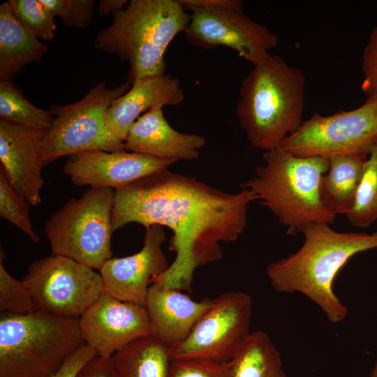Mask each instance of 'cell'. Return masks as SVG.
<instances>
[{"label": "cell", "mask_w": 377, "mask_h": 377, "mask_svg": "<svg viewBox=\"0 0 377 377\" xmlns=\"http://www.w3.org/2000/svg\"><path fill=\"white\" fill-rule=\"evenodd\" d=\"M184 31L188 43L205 49L224 46L256 66L267 61L278 36L244 15L242 10L218 7H193Z\"/></svg>", "instance_id": "7c38bea8"}, {"label": "cell", "mask_w": 377, "mask_h": 377, "mask_svg": "<svg viewBox=\"0 0 377 377\" xmlns=\"http://www.w3.org/2000/svg\"><path fill=\"white\" fill-rule=\"evenodd\" d=\"M184 98L179 80L170 75L137 80L108 108L106 114L108 128L116 139L124 142L131 125L142 112L165 105H179Z\"/></svg>", "instance_id": "d6986e66"}, {"label": "cell", "mask_w": 377, "mask_h": 377, "mask_svg": "<svg viewBox=\"0 0 377 377\" xmlns=\"http://www.w3.org/2000/svg\"><path fill=\"white\" fill-rule=\"evenodd\" d=\"M46 131L0 119V168L15 192L31 205L42 200V143Z\"/></svg>", "instance_id": "2e32d148"}, {"label": "cell", "mask_w": 377, "mask_h": 377, "mask_svg": "<svg viewBox=\"0 0 377 377\" xmlns=\"http://www.w3.org/2000/svg\"><path fill=\"white\" fill-rule=\"evenodd\" d=\"M205 142L202 135L175 130L162 108H157L142 114L131 125L124 145L125 151L177 161L197 158Z\"/></svg>", "instance_id": "ac0fdd59"}, {"label": "cell", "mask_w": 377, "mask_h": 377, "mask_svg": "<svg viewBox=\"0 0 377 377\" xmlns=\"http://www.w3.org/2000/svg\"><path fill=\"white\" fill-rule=\"evenodd\" d=\"M96 354L94 348L84 343L69 357L54 377H75L80 369Z\"/></svg>", "instance_id": "d6a6232c"}, {"label": "cell", "mask_w": 377, "mask_h": 377, "mask_svg": "<svg viewBox=\"0 0 377 377\" xmlns=\"http://www.w3.org/2000/svg\"><path fill=\"white\" fill-rule=\"evenodd\" d=\"M166 239L163 226L146 228L143 246L138 253L112 258L99 272L104 290L124 302L145 306L149 286L169 267L162 244Z\"/></svg>", "instance_id": "5bb4252c"}, {"label": "cell", "mask_w": 377, "mask_h": 377, "mask_svg": "<svg viewBox=\"0 0 377 377\" xmlns=\"http://www.w3.org/2000/svg\"><path fill=\"white\" fill-rule=\"evenodd\" d=\"M16 20L37 38L51 40L56 31L55 16L41 0H9Z\"/></svg>", "instance_id": "484cf974"}, {"label": "cell", "mask_w": 377, "mask_h": 377, "mask_svg": "<svg viewBox=\"0 0 377 377\" xmlns=\"http://www.w3.org/2000/svg\"><path fill=\"white\" fill-rule=\"evenodd\" d=\"M265 164L243 183L287 227L288 235L302 233L313 223L331 224L335 216L323 205L319 193L321 177L330 161L323 156L300 157L280 148L267 151Z\"/></svg>", "instance_id": "5b68a950"}, {"label": "cell", "mask_w": 377, "mask_h": 377, "mask_svg": "<svg viewBox=\"0 0 377 377\" xmlns=\"http://www.w3.org/2000/svg\"><path fill=\"white\" fill-rule=\"evenodd\" d=\"M168 377H232L231 362L194 359L172 360Z\"/></svg>", "instance_id": "f546056e"}, {"label": "cell", "mask_w": 377, "mask_h": 377, "mask_svg": "<svg viewBox=\"0 0 377 377\" xmlns=\"http://www.w3.org/2000/svg\"><path fill=\"white\" fill-rule=\"evenodd\" d=\"M29 205L15 192L0 168V217L15 226L32 242L38 243L40 239L29 219Z\"/></svg>", "instance_id": "4316f807"}, {"label": "cell", "mask_w": 377, "mask_h": 377, "mask_svg": "<svg viewBox=\"0 0 377 377\" xmlns=\"http://www.w3.org/2000/svg\"><path fill=\"white\" fill-rule=\"evenodd\" d=\"M84 344L79 318L1 312L0 377H54Z\"/></svg>", "instance_id": "8992f818"}, {"label": "cell", "mask_w": 377, "mask_h": 377, "mask_svg": "<svg viewBox=\"0 0 377 377\" xmlns=\"http://www.w3.org/2000/svg\"><path fill=\"white\" fill-rule=\"evenodd\" d=\"M347 216L358 228H367L377 221V138L366 161L354 207Z\"/></svg>", "instance_id": "d4e9b609"}, {"label": "cell", "mask_w": 377, "mask_h": 377, "mask_svg": "<svg viewBox=\"0 0 377 377\" xmlns=\"http://www.w3.org/2000/svg\"><path fill=\"white\" fill-rule=\"evenodd\" d=\"M367 154H339L329 158L327 171L321 177L320 200L334 215L353 209L362 178Z\"/></svg>", "instance_id": "ffe728a7"}, {"label": "cell", "mask_w": 377, "mask_h": 377, "mask_svg": "<svg viewBox=\"0 0 377 377\" xmlns=\"http://www.w3.org/2000/svg\"><path fill=\"white\" fill-rule=\"evenodd\" d=\"M255 200L257 195L247 188L226 193L165 169L115 191L112 229L114 232L131 223L170 228L169 250L176 256L154 282L190 290L195 270L221 260L220 243L233 242L242 233L248 205Z\"/></svg>", "instance_id": "6da1fadb"}, {"label": "cell", "mask_w": 377, "mask_h": 377, "mask_svg": "<svg viewBox=\"0 0 377 377\" xmlns=\"http://www.w3.org/2000/svg\"><path fill=\"white\" fill-rule=\"evenodd\" d=\"M377 138V98L360 107L323 116L315 112L279 148L300 157L369 155Z\"/></svg>", "instance_id": "9c48e42d"}, {"label": "cell", "mask_w": 377, "mask_h": 377, "mask_svg": "<svg viewBox=\"0 0 377 377\" xmlns=\"http://www.w3.org/2000/svg\"><path fill=\"white\" fill-rule=\"evenodd\" d=\"M305 77L302 70L279 55L254 66L243 80L236 114L252 147L279 148L296 131L304 105Z\"/></svg>", "instance_id": "3957f363"}, {"label": "cell", "mask_w": 377, "mask_h": 377, "mask_svg": "<svg viewBox=\"0 0 377 377\" xmlns=\"http://www.w3.org/2000/svg\"><path fill=\"white\" fill-rule=\"evenodd\" d=\"M0 119L45 131L53 117L33 105L12 80H0Z\"/></svg>", "instance_id": "cb8c5ba5"}, {"label": "cell", "mask_w": 377, "mask_h": 377, "mask_svg": "<svg viewBox=\"0 0 377 377\" xmlns=\"http://www.w3.org/2000/svg\"><path fill=\"white\" fill-rule=\"evenodd\" d=\"M37 310L80 318L104 291L100 272L59 255L37 259L22 279Z\"/></svg>", "instance_id": "30bf717a"}, {"label": "cell", "mask_w": 377, "mask_h": 377, "mask_svg": "<svg viewBox=\"0 0 377 377\" xmlns=\"http://www.w3.org/2000/svg\"><path fill=\"white\" fill-rule=\"evenodd\" d=\"M79 327L84 343L103 357L153 334L144 306L121 301L105 290L79 318Z\"/></svg>", "instance_id": "4fadbf2b"}, {"label": "cell", "mask_w": 377, "mask_h": 377, "mask_svg": "<svg viewBox=\"0 0 377 377\" xmlns=\"http://www.w3.org/2000/svg\"><path fill=\"white\" fill-rule=\"evenodd\" d=\"M48 47L13 15L7 2L0 5V80H12L26 65L39 62Z\"/></svg>", "instance_id": "44dd1931"}, {"label": "cell", "mask_w": 377, "mask_h": 377, "mask_svg": "<svg viewBox=\"0 0 377 377\" xmlns=\"http://www.w3.org/2000/svg\"><path fill=\"white\" fill-rule=\"evenodd\" d=\"M64 25L74 28L89 26L94 13V0H41Z\"/></svg>", "instance_id": "f1b7e54d"}, {"label": "cell", "mask_w": 377, "mask_h": 377, "mask_svg": "<svg viewBox=\"0 0 377 377\" xmlns=\"http://www.w3.org/2000/svg\"><path fill=\"white\" fill-rule=\"evenodd\" d=\"M75 377H119L111 357L96 355L78 371Z\"/></svg>", "instance_id": "1f68e13d"}, {"label": "cell", "mask_w": 377, "mask_h": 377, "mask_svg": "<svg viewBox=\"0 0 377 377\" xmlns=\"http://www.w3.org/2000/svg\"><path fill=\"white\" fill-rule=\"evenodd\" d=\"M370 377H377V360L371 371Z\"/></svg>", "instance_id": "d590c367"}, {"label": "cell", "mask_w": 377, "mask_h": 377, "mask_svg": "<svg viewBox=\"0 0 377 377\" xmlns=\"http://www.w3.org/2000/svg\"><path fill=\"white\" fill-rule=\"evenodd\" d=\"M131 87L126 82L108 89L105 81L101 80L79 101L65 105H52L49 110L52 123L42 143L44 165L84 151H125L124 142L111 133L106 114L113 101Z\"/></svg>", "instance_id": "ba28073f"}, {"label": "cell", "mask_w": 377, "mask_h": 377, "mask_svg": "<svg viewBox=\"0 0 377 377\" xmlns=\"http://www.w3.org/2000/svg\"><path fill=\"white\" fill-rule=\"evenodd\" d=\"M119 377H168L170 348L154 334L135 339L111 356Z\"/></svg>", "instance_id": "7402d4cb"}, {"label": "cell", "mask_w": 377, "mask_h": 377, "mask_svg": "<svg viewBox=\"0 0 377 377\" xmlns=\"http://www.w3.org/2000/svg\"><path fill=\"white\" fill-rule=\"evenodd\" d=\"M186 8L193 7H218L242 10L243 3L239 0H177Z\"/></svg>", "instance_id": "836d02e7"}, {"label": "cell", "mask_w": 377, "mask_h": 377, "mask_svg": "<svg viewBox=\"0 0 377 377\" xmlns=\"http://www.w3.org/2000/svg\"><path fill=\"white\" fill-rule=\"evenodd\" d=\"M4 253L0 254V311L27 314L37 310L31 293L23 281L14 279L3 265Z\"/></svg>", "instance_id": "83f0119b"}, {"label": "cell", "mask_w": 377, "mask_h": 377, "mask_svg": "<svg viewBox=\"0 0 377 377\" xmlns=\"http://www.w3.org/2000/svg\"><path fill=\"white\" fill-rule=\"evenodd\" d=\"M302 234L301 248L269 263L267 277L276 291L302 293L321 309L330 323H340L348 309L333 290L334 280L353 256L377 249V231L339 232L327 223H313Z\"/></svg>", "instance_id": "7a4b0ae2"}, {"label": "cell", "mask_w": 377, "mask_h": 377, "mask_svg": "<svg viewBox=\"0 0 377 377\" xmlns=\"http://www.w3.org/2000/svg\"><path fill=\"white\" fill-rule=\"evenodd\" d=\"M212 302L213 299L208 298L197 302L181 290L152 283L145 304L152 334L169 347L179 343L188 336Z\"/></svg>", "instance_id": "e0dca14e"}, {"label": "cell", "mask_w": 377, "mask_h": 377, "mask_svg": "<svg viewBox=\"0 0 377 377\" xmlns=\"http://www.w3.org/2000/svg\"><path fill=\"white\" fill-rule=\"evenodd\" d=\"M128 4L127 0H100L98 12L101 15L112 14L124 9Z\"/></svg>", "instance_id": "e575fe53"}, {"label": "cell", "mask_w": 377, "mask_h": 377, "mask_svg": "<svg viewBox=\"0 0 377 377\" xmlns=\"http://www.w3.org/2000/svg\"><path fill=\"white\" fill-rule=\"evenodd\" d=\"M112 16V22L97 34L94 45L128 62L126 82L165 75L166 49L185 31L191 14L177 0H131Z\"/></svg>", "instance_id": "277c9868"}, {"label": "cell", "mask_w": 377, "mask_h": 377, "mask_svg": "<svg viewBox=\"0 0 377 377\" xmlns=\"http://www.w3.org/2000/svg\"><path fill=\"white\" fill-rule=\"evenodd\" d=\"M362 90L367 99L377 98V24L371 30L362 61Z\"/></svg>", "instance_id": "4dcf8cb0"}, {"label": "cell", "mask_w": 377, "mask_h": 377, "mask_svg": "<svg viewBox=\"0 0 377 377\" xmlns=\"http://www.w3.org/2000/svg\"><path fill=\"white\" fill-rule=\"evenodd\" d=\"M252 300L243 292H229L211 307L182 342L170 347L171 360L230 361L250 335Z\"/></svg>", "instance_id": "8fae6325"}, {"label": "cell", "mask_w": 377, "mask_h": 377, "mask_svg": "<svg viewBox=\"0 0 377 377\" xmlns=\"http://www.w3.org/2000/svg\"><path fill=\"white\" fill-rule=\"evenodd\" d=\"M230 362L232 377H286L279 352L260 330L250 334Z\"/></svg>", "instance_id": "603a6c76"}, {"label": "cell", "mask_w": 377, "mask_h": 377, "mask_svg": "<svg viewBox=\"0 0 377 377\" xmlns=\"http://www.w3.org/2000/svg\"><path fill=\"white\" fill-rule=\"evenodd\" d=\"M176 161L126 151L96 149L70 155L63 170L77 186L116 191L147 175L168 169Z\"/></svg>", "instance_id": "9a60e30c"}, {"label": "cell", "mask_w": 377, "mask_h": 377, "mask_svg": "<svg viewBox=\"0 0 377 377\" xmlns=\"http://www.w3.org/2000/svg\"><path fill=\"white\" fill-rule=\"evenodd\" d=\"M114 195L112 188L90 187L80 198L68 200L52 214L44 226L52 254L100 271L112 258Z\"/></svg>", "instance_id": "52a82bcc"}]
</instances>
